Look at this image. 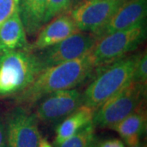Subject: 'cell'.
Listing matches in <instances>:
<instances>
[{"instance_id": "cell-1", "label": "cell", "mask_w": 147, "mask_h": 147, "mask_svg": "<svg viewBox=\"0 0 147 147\" xmlns=\"http://www.w3.org/2000/svg\"><path fill=\"white\" fill-rule=\"evenodd\" d=\"M96 65L91 53L76 60L44 69L26 89L14 97L16 105L31 108L49 93L74 88L92 77Z\"/></svg>"}, {"instance_id": "cell-2", "label": "cell", "mask_w": 147, "mask_h": 147, "mask_svg": "<svg viewBox=\"0 0 147 147\" xmlns=\"http://www.w3.org/2000/svg\"><path fill=\"white\" fill-rule=\"evenodd\" d=\"M138 54L127 55L96 69L95 76L83 92V105L96 109L133 80Z\"/></svg>"}, {"instance_id": "cell-3", "label": "cell", "mask_w": 147, "mask_h": 147, "mask_svg": "<svg viewBox=\"0 0 147 147\" xmlns=\"http://www.w3.org/2000/svg\"><path fill=\"white\" fill-rule=\"evenodd\" d=\"M42 70L37 53L30 48L0 54V97H16Z\"/></svg>"}, {"instance_id": "cell-4", "label": "cell", "mask_w": 147, "mask_h": 147, "mask_svg": "<svg viewBox=\"0 0 147 147\" xmlns=\"http://www.w3.org/2000/svg\"><path fill=\"white\" fill-rule=\"evenodd\" d=\"M146 37V27L145 22H142L99 38L90 52L96 69L132 53L144 42Z\"/></svg>"}, {"instance_id": "cell-5", "label": "cell", "mask_w": 147, "mask_h": 147, "mask_svg": "<svg viewBox=\"0 0 147 147\" xmlns=\"http://www.w3.org/2000/svg\"><path fill=\"white\" fill-rule=\"evenodd\" d=\"M146 86L131 80L95 110L92 123L96 127L111 128L144 104Z\"/></svg>"}, {"instance_id": "cell-6", "label": "cell", "mask_w": 147, "mask_h": 147, "mask_svg": "<svg viewBox=\"0 0 147 147\" xmlns=\"http://www.w3.org/2000/svg\"><path fill=\"white\" fill-rule=\"evenodd\" d=\"M8 147H38L42 139L38 120L30 108L16 105L4 117Z\"/></svg>"}, {"instance_id": "cell-7", "label": "cell", "mask_w": 147, "mask_h": 147, "mask_svg": "<svg viewBox=\"0 0 147 147\" xmlns=\"http://www.w3.org/2000/svg\"><path fill=\"white\" fill-rule=\"evenodd\" d=\"M97 37L92 32L79 31L57 44L37 52L42 69L74 61L89 53Z\"/></svg>"}, {"instance_id": "cell-8", "label": "cell", "mask_w": 147, "mask_h": 147, "mask_svg": "<svg viewBox=\"0 0 147 147\" xmlns=\"http://www.w3.org/2000/svg\"><path fill=\"white\" fill-rule=\"evenodd\" d=\"M36 105L34 115L38 120L57 124L83 105V92L75 88L59 90L45 96Z\"/></svg>"}, {"instance_id": "cell-9", "label": "cell", "mask_w": 147, "mask_h": 147, "mask_svg": "<svg viewBox=\"0 0 147 147\" xmlns=\"http://www.w3.org/2000/svg\"><path fill=\"white\" fill-rule=\"evenodd\" d=\"M122 0H80L69 11L79 31L96 34L115 11Z\"/></svg>"}, {"instance_id": "cell-10", "label": "cell", "mask_w": 147, "mask_h": 147, "mask_svg": "<svg viewBox=\"0 0 147 147\" xmlns=\"http://www.w3.org/2000/svg\"><path fill=\"white\" fill-rule=\"evenodd\" d=\"M146 11V0H122L109 21L94 34L99 38L107 34L145 22Z\"/></svg>"}, {"instance_id": "cell-11", "label": "cell", "mask_w": 147, "mask_h": 147, "mask_svg": "<svg viewBox=\"0 0 147 147\" xmlns=\"http://www.w3.org/2000/svg\"><path fill=\"white\" fill-rule=\"evenodd\" d=\"M79 31L74 21L67 12L60 14L43 25L38 32L34 42L30 44L29 48L34 53L42 51Z\"/></svg>"}, {"instance_id": "cell-12", "label": "cell", "mask_w": 147, "mask_h": 147, "mask_svg": "<svg viewBox=\"0 0 147 147\" xmlns=\"http://www.w3.org/2000/svg\"><path fill=\"white\" fill-rule=\"evenodd\" d=\"M146 110L144 104H142L110 129L117 131L123 143L129 147L141 142L142 137L146 131Z\"/></svg>"}, {"instance_id": "cell-13", "label": "cell", "mask_w": 147, "mask_h": 147, "mask_svg": "<svg viewBox=\"0 0 147 147\" xmlns=\"http://www.w3.org/2000/svg\"><path fill=\"white\" fill-rule=\"evenodd\" d=\"M26 35L18 11L0 26V54L29 48Z\"/></svg>"}, {"instance_id": "cell-14", "label": "cell", "mask_w": 147, "mask_h": 147, "mask_svg": "<svg viewBox=\"0 0 147 147\" xmlns=\"http://www.w3.org/2000/svg\"><path fill=\"white\" fill-rule=\"evenodd\" d=\"M95 110L96 109L93 107L82 105L59 122L56 127L54 146H58L69 137L92 123Z\"/></svg>"}, {"instance_id": "cell-15", "label": "cell", "mask_w": 147, "mask_h": 147, "mask_svg": "<svg viewBox=\"0 0 147 147\" xmlns=\"http://www.w3.org/2000/svg\"><path fill=\"white\" fill-rule=\"evenodd\" d=\"M47 0H20L19 15L27 35L34 36L45 24Z\"/></svg>"}, {"instance_id": "cell-16", "label": "cell", "mask_w": 147, "mask_h": 147, "mask_svg": "<svg viewBox=\"0 0 147 147\" xmlns=\"http://www.w3.org/2000/svg\"><path fill=\"white\" fill-rule=\"evenodd\" d=\"M96 140V127L92 122L57 147H92Z\"/></svg>"}, {"instance_id": "cell-17", "label": "cell", "mask_w": 147, "mask_h": 147, "mask_svg": "<svg viewBox=\"0 0 147 147\" xmlns=\"http://www.w3.org/2000/svg\"><path fill=\"white\" fill-rule=\"evenodd\" d=\"M80 0H47L45 23L60 14L68 12Z\"/></svg>"}, {"instance_id": "cell-18", "label": "cell", "mask_w": 147, "mask_h": 147, "mask_svg": "<svg viewBox=\"0 0 147 147\" xmlns=\"http://www.w3.org/2000/svg\"><path fill=\"white\" fill-rule=\"evenodd\" d=\"M133 80L146 86L147 84V54L145 50L138 54Z\"/></svg>"}, {"instance_id": "cell-19", "label": "cell", "mask_w": 147, "mask_h": 147, "mask_svg": "<svg viewBox=\"0 0 147 147\" xmlns=\"http://www.w3.org/2000/svg\"><path fill=\"white\" fill-rule=\"evenodd\" d=\"M20 0H0V26L19 11Z\"/></svg>"}, {"instance_id": "cell-20", "label": "cell", "mask_w": 147, "mask_h": 147, "mask_svg": "<svg viewBox=\"0 0 147 147\" xmlns=\"http://www.w3.org/2000/svg\"><path fill=\"white\" fill-rule=\"evenodd\" d=\"M92 147H124V143L118 138L105 140L102 142H98V140H96Z\"/></svg>"}, {"instance_id": "cell-21", "label": "cell", "mask_w": 147, "mask_h": 147, "mask_svg": "<svg viewBox=\"0 0 147 147\" xmlns=\"http://www.w3.org/2000/svg\"><path fill=\"white\" fill-rule=\"evenodd\" d=\"M0 147H8L6 135L4 117L0 114Z\"/></svg>"}, {"instance_id": "cell-22", "label": "cell", "mask_w": 147, "mask_h": 147, "mask_svg": "<svg viewBox=\"0 0 147 147\" xmlns=\"http://www.w3.org/2000/svg\"><path fill=\"white\" fill-rule=\"evenodd\" d=\"M38 147H54L50 143V142L47 141V139H45V138H42L41 139V141L39 142V144H38Z\"/></svg>"}, {"instance_id": "cell-23", "label": "cell", "mask_w": 147, "mask_h": 147, "mask_svg": "<svg viewBox=\"0 0 147 147\" xmlns=\"http://www.w3.org/2000/svg\"><path fill=\"white\" fill-rule=\"evenodd\" d=\"M129 147H146V143H143V142H140L138 143L136 146H129Z\"/></svg>"}]
</instances>
